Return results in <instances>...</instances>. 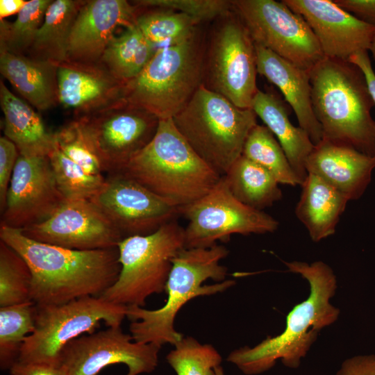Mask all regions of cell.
<instances>
[{
  "label": "cell",
  "instance_id": "1",
  "mask_svg": "<svg viewBox=\"0 0 375 375\" xmlns=\"http://www.w3.org/2000/svg\"><path fill=\"white\" fill-rule=\"evenodd\" d=\"M0 240L16 251L31 274V301L60 305L84 297H100L117 281L121 265L117 247L74 250L40 242L20 228L0 224Z\"/></svg>",
  "mask_w": 375,
  "mask_h": 375
},
{
  "label": "cell",
  "instance_id": "2",
  "mask_svg": "<svg viewBox=\"0 0 375 375\" xmlns=\"http://www.w3.org/2000/svg\"><path fill=\"white\" fill-rule=\"evenodd\" d=\"M284 262L290 272L300 274L308 281L309 295L288 313L281 333L268 337L253 347L245 346L228 354L227 361L246 375L265 372L278 360L288 368H298L319 331L339 317L340 310L330 302L337 289L336 276L331 267L320 260L310 264Z\"/></svg>",
  "mask_w": 375,
  "mask_h": 375
},
{
  "label": "cell",
  "instance_id": "3",
  "mask_svg": "<svg viewBox=\"0 0 375 375\" xmlns=\"http://www.w3.org/2000/svg\"><path fill=\"white\" fill-rule=\"evenodd\" d=\"M309 74L322 140L375 157V103L362 71L349 61L324 57Z\"/></svg>",
  "mask_w": 375,
  "mask_h": 375
},
{
  "label": "cell",
  "instance_id": "4",
  "mask_svg": "<svg viewBox=\"0 0 375 375\" xmlns=\"http://www.w3.org/2000/svg\"><path fill=\"white\" fill-rule=\"evenodd\" d=\"M228 253V249L219 244L181 249L172 260L165 288L167 299L164 306L156 310L127 307L126 317L131 322L129 331L133 340L160 347L177 344L184 337L174 328L180 309L195 297L221 293L235 283L233 280H225L227 269L219 263Z\"/></svg>",
  "mask_w": 375,
  "mask_h": 375
},
{
  "label": "cell",
  "instance_id": "5",
  "mask_svg": "<svg viewBox=\"0 0 375 375\" xmlns=\"http://www.w3.org/2000/svg\"><path fill=\"white\" fill-rule=\"evenodd\" d=\"M117 173L180 208L204 196L222 177L192 149L173 119L159 120L151 142Z\"/></svg>",
  "mask_w": 375,
  "mask_h": 375
},
{
  "label": "cell",
  "instance_id": "6",
  "mask_svg": "<svg viewBox=\"0 0 375 375\" xmlns=\"http://www.w3.org/2000/svg\"><path fill=\"white\" fill-rule=\"evenodd\" d=\"M198 30L175 44L160 47L144 69L124 83V99L159 120L173 119L202 85L206 46Z\"/></svg>",
  "mask_w": 375,
  "mask_h": 375
},
{
  "label": "cell",
  "instance_id": "7",
  "mask_svg": "<svg viewBox=\"0 0 375 375\" xmlns=\"http://www.w3.org/2000/svg\"><path fill=\"white\" fill-rule=\"evenodd\" d=\"M173 122L196 153L221 176L242 156L257 124L251 108H241L201 85Z\"/></svg>",
  "mask_w": 375,
  "mask_h": 375
},
{
  "label": "cell",
  "instance_id": "8",
  "mask_svg": "<svg viewBox=\"0 0 375 375\" xmlns=\"http://www.w3.org/2000/svg\"><path fill=\"white\" fill-rule=\"evenodd\" d=\"M117 248L119 275L100 297L127 307H142L149 296L165 292L172 260L185 248V230L173 220L151 234L125 238Z\"/></svg>",
  "mask_w": 375,
  "mask_h": 375
},
{
  "label": "cell",
  "instance_id": "9",
  "mask_svg": "<svg viewBox=\"0 0 375 375\" xmlns=\"http://www.w3.org/2000/svg\"><path fill=\"white\" fill-rule=\"evenodd\" d=\"M36 306L34 331L25 339L17 362L59 367L65 347L103 322L121 326L127 306L101 297H84L60 305Z\"/></svg>",
  "mask_w": 375,
  "mask_h": 375
},
{
  "label": "cell",
  "instance_id": "10",
  "mask_svg": "<svg viewBox=\"0 0 375 375\" xmlns=\"http://www.w3.org/2000/svg\"><path fill=\"white\" fill-rule=\"evenodd\" d=\"M205 49L202 85L241 108H251L258 91L255 44L231 10L216 19Z\"/></svg>",
  "mask_w": 375,
  "mask_h": 375
},
{
  "label": "cell",
  "instance_id": "11",
  "mask_svg": "<svg viewBox=\"0 0 375 375\" xmlns=\"http://www.w3.org/2000/svg\"><path fill=\"white\" fill-rule=\"evenodd\" d=\"M231 4L255 44L307 71L324 57L303 17L283 0H233Z\"/></svg>",
  "mask_w": 375,
  "mask_h": 375
},
{
  "label": "cell",
  "instance_id": "12",
  "mask_svg": "<svg viewBox=\"0 0 375 375\" xmlns=\"http://www.w3.org/2000/svg\"><path fill=\"white\" fill-rule=\"evenodd\" d=\"M181 214L188 220L185 248H210L233 234L272 233L279 225L269 214L238 201L223 176L207 194L181 208Z\"/></svg>",
  "mask_w": 375,
  "mask_h": 375
},
{
  "label": "cell",
  "instance_id": "13",
  "mask_svg": "<svg viewBox=\"0 0 375 375\" xmlns=\"http://www.w3.org/2000/svg\"><path fill=\"white\" fill-rule=\"evenodd\" d=\"M108 174L120 172L154 137L159 119L122 101L75 118Z\"/></svg>",
  "mask_w": 375,
  "mask_h": 375
},
{
  "label": "cell",
  "instance_id": "14",
  "mask_svg": "<svg viewBox=\"0 0 375 375\" xmlns=\"http://www.w3.org/2000/svg\"><path fill=\"white\" fill-rule=\"evenodd\" d=\"M161 347L135 342L121 326L80 336L63 349L60 366L65 375H97L106 367L124 364L126 375L153 372Z\"/></svg>",
  "mask_w": 375,
  "mask_h": 375
},
{
  "label": "cell",
  "instance_id": "15",
  "mask_svg": "<svg viewBox=\"0 0 375 375\" xmlns=\"http://www.w3.org/2000/svg\"><path fill=\"white\" fill-rule=\"evenodd\" d=\"M124 238L151 234L181 214V208L120 173L110 174L90 199Z\"/></svg>",
  "mask_w": 375,
  "mask_h": 375
},
{
  "label": "cell",
  "instance_id": "16",
  "mask_svg": "<svg viewBox=\"0 0 375 375\" xmlns=\"http://www.w3.org/2000/svg\"><path fill=\"white\" fill-rule=\"evenodd\" d=\"M35 241L74 250L117 247L120 231L92 201L67 200L47 219L22 229Z\"/></svg>",
  "mask_w": 375,
  "mask_h": 375
},
{
  "label": "cell",
  "instance_id": "17",
  "mask_svg": "<svg viewBox=\"0 0 375 375\" xmlns=\"http://www.w3.org/2000/svg\"><path fill=\"white\" fill-rule=\"evenodd\" d=\"M47 156H19L1 224L24 228L50 217L64 202Z\"/></svg>",
  "mask_w": 375,
  "mask_h": 375
},
{
  "label": "cell",
  "instance_id": "18",
  "mask_svg": "<svg viewBox=\"0 0 375 375\" xmlns=\"http://www.w3.org/2000/svg\"><path fill=\"white\" fill-rule=\"evenodd\" d=\"M301 15L316 37L324 57L349 61L369 51L375 26L344 10L332 0H283Z\"/></svg>",
  "mask_w": 375,
  "mask_h": 375
},
{
  "label": "cell",
  "instance_id": "19",
  "mask_svg": "<svg viewBox=\"0 0 375 375\" xmlns=\"http://www.w3.org/2000/svg\"><path fill=\"white\" fill-rule=\"evenodd\" d=\"M138 10L125 0L85 1L71 30L67 60L100 62L117 27L136 25Z\"/></svg>",
  "mask_w": 375,
  "mask_h": 375
},
{
  "label": "cell",
  "instance_id": "20",
  "mask_svg": "<svg viewBox=\"0 0 375 375\" xmlns=\"http://www.w3.org/2000/svg\"><path fill=\"white\" fill-rule=\"evenodd\" d=\"M59 103L75 118L124 101V83L101 62L65 60L58 65Z\"/></svg>",
  "mask_w": 375,
  "mask_h": 375
},
{
  "label": "cell",
  "instance_id": "21",
  "mask_svg": "<svg viewBox=\"0 0 375 375\" xmlns=\"http://www.w3.org/2000/svg\"><path fill=\"white\" fill-rule=\"evenodd\" d=\"M306 169L349 201L360 199L367 189L375 169V157L356 149L322 140L315 145Z\"/></svg>",
  "mask_w": 375,
  "mask_h": 375
},
{
  "label": "cell",
  "instance_id": "22",
  "mask_svg": "<svg viewBox=\"0 0 375 375\" xmlns=\"http://www.w3.org/2000/svg\"><path fill=\"white\" fill-rule=\"evenodd\" d=\"M258 74L276 86L284 100L294 110L299 126L316 145L323 132L312 105L309 71L300 68L272 51L255 44Z\"/></svg>",
  "mask_w": 375,
  "mask_h": 375
},
{
  "label": "cell",
  "instance_id": "23",
  "mask_svg": "<svg viewBox=\"0 0 375 375\" xmlns=\"http://www.w3.org/2000/svg\"><path fill=\"white\" fill-rule=\"evenodd\" d=\"M56 63L0 51V72L12 87L38 110L59 103Z\"/></svg>",
  "mask_w": 375,
  "mask_h": 375
},
{
  "label": "cell",
  "instance_id": "24",
  "mask_svg": "<svg viewBox=\"0 0 375 375\" xmlns=\"http://www.w3.org/2000/svg\"><path fill=\"white\" fill-rule=\"evenodd\" d=\"M251 109L280 143L301 185L308 176L306 160L315 147L309 135L292 124L288 103L272 91L258 90Z\"/></svg>",
  "mask_w": 375,
  "mask_h": 375
},
{
  "label": "cell",
  "instance_id": "25",
  "mask_svg": "<svg viewBox=\"0 0 375 375\" xmlns=\"http://www.w3.org/2000/svg\"><path fill=\"white\" fill-rule=\"evenodd\" d=\"M0 103L4 115V136L24 156H47L55 147L54 133L46 129L40 116L0 81Z\"/></svg>",
  "mask_w": 375,
  "mask_h": 375
},
{
  "label": "cell",
  "instance_id": "26",
  "mask_svg": "<svg viewBox=\"0 0 375 375\" xmlns=\"http://www.w3.org/2000/svg\"><path fill=\"white\" fill-rule=\"evenodd\" d=\"M295 208L311 240L318 242L335 232L349 200L318 176L308 173Z\"/></svg>",
  "mask_w": 375,
  "mask_h": 375
},
{
  "label": "cell",
  "instance_id": "27",
  "mask_svg": "<svg viewBox=\"0 0 375 375\" xmlns=\"http://www.w3.org/2000/svg\"><path fill=\"white\" fill-rule=\"evenodd\" d=\"M85 2L80 0L53 1L27 56L56 64L67 60L71 30Z\"/></svg>",
  "mask_w": 375,
  "mask_h": 375
},
{
  "label": "cell",
  "instance_id": "28",
  "mask_svg": "<svg viewBox=\"0 0 375 375\" xmlns=\"http://www.w3.org/2000/svg\"><path fill=\"white\" fill-rule=\"evenodd\" d=\"M223 177L231 194L252 208L262 210L282 199L274 176L242 155Z\"/></svg>",
  "mask_w": 375,
  "mask_h": 375
},
{
  "label": "cell",
  "instance_id": "29",
  "mask_svg": "<svg viewBox=\"0 0 375 375\" xmlns=\"http://www.w3.org/2000/svg\"><path fill=\"white\" fill-rule=\"evenodd\" d=\"M156 47L134 25L112 38L100 62L116 78L126 83L144 69L156 52Z\"/></svg>",
  "mask_w": 375,
  "mask_h": 375
},
{
  "label": "cell",
  "instance_id": "30",
  "mask_svg": "<svg viewBox=\"0 0 375 375\" xmlns=\"http://www.w3.org/2000/svg\"><path fill=\"white\" fill-rule=\"evenodd\" d=\"M242 155L269 171L279 184L301 185L282 147L266 126L256 124L251 130Z\"/></svg>",
  "mask_w": 375,
  "mask_h": 375
},
{
  "label": "cell",
  "instance_id": "31",
  "mask_svg": "<svg viewBox=\"0 0 375 375\" xmlns=\"http://www.w3.org/2000/svg\"><path fill=\"white\" fill-rule=\"evenodd\" d=\"M35 312L33 301L0 308L1 369H10L17 362L25 339L34 331Z\"/></svg>",
  "mask_w": 375,
  "mask_h": 375
},
{
  "label": "cell",
  "instance_id": "32",
  "mask_svg": "<svg viewBox=\"0 0 375 375\" xmlns=\"http://www.w3.org/2000/svg\"><path fill=\"white\" fill-rule=\"evenodd\" d=\"M52 1H28L13 23L1 19L0 51L27 55Z\"/></svg>",
  "mask_w": 375,
  "mask_h": 375
},
{
  "label": "cell",
  "instance_id": "33",
  "mask_svg": "<svg viewBox=\"0 0 375 375\" xmlns=\"http://www.w3.org/2000/svg\"><path fill=\"white\" fill-rule=\"evenodd\" d=\"M136 25L149 41L164 47L190 38L199 24L185 14L160 9L139 14Z\"/></svg>",
  "mask_w": 375,
  "mask_h": 375
},
{
  "label": "cell",
  "instance_id": "34",
  "mask_svg": "<svg viewBox=\"0 0 375 375\" xmlns=\"http://www.w3.org/2000/svg\"><path fill=\"white\" fill-rule=\"evenodd\" d=\"M32 274L24 259L0 241V308L31 302Z\"/></svg>",
  "mask_w": 375,
  "mask_h": 375
},
{
  "label": "cell",
  "instance_id": "35",
  "mask_svg": "<svg viewBox=\"0 0 375 375\" xmlns=\"http://www.w3.org/2000/svg\"><path fill=\"white\" fill-rule=\"evenodd\" d=\"M48 157L59 190L65 199L90 200L105 181L104 176L88 173L65 156L56 144Z\"/></svg>",
  "mask_w": 375,
  "mask_h": 375
},
{
  "label": "cell",
  "instance_id": "36",
  "mask_svg": "<svg viewBox=\"0 0 375 375\" xmlns=\"http://www.w3.org/2000/svg\"><path fill=\"white\" fill-rule=\"evenodd\" d=\"M167 355V361L176 375H215L222 358L211 344H201L192 337H183Z\"/></svg>",
  "mask_w": 375,
  "mask_h": 375
},
{
  "label": "cell",
  "instance_id": "37",
  "mask_svg": "<svg viewBox=\"0 0 375 375\" xmlns=\"http://www.w3.org/2000/svg\"><path fill=\"white\" fill-rule=\"evenodd\" d=\"M56 147L88 173L103 176V165L77 119L54 132Z\"/></svg>",
  "mask_w": 375,
  "mask_h": 375
},
{
  "label": "cell",
  "instance_id": "38",
  "mask_svg": "<svg viewBox=\"0 0 375 375\" xmlns=\"http://www.w3.org/2000/svg\"><path fill=\"white\" fill-rule=\"evenodd\" d=\"M139 8H156L185 14L198 24L216 20L232 10L226 0H140L131 1Z\"/></svg>",
  "mask_w": 375,
  "mask_h": 375
},
{
  "label": "cell",
  "instance_id": "39",
  "mask_svg": "<svg viewBox=\"0 0 375 375\" xmlns=\"http://www.w3.org/2000/svg\"><path fill=\"white\" fill-rule=\"evenodd\" d=\"M19 156L15 144L6 136L0 138V211L6 206V195L12 175Z\"/></svg>",
  "mask_w": 375,
  "mask_h": 375
},
{
  "label": "cell",
  "instance_id": "40",
  "mask_svg": "<svg viewBox=\"0 0 375 375\" xmlns=\"http://www.w3.org/2000/svg\"><path fill=\"white\" fill-rule=\"evenodd\" d=\"M334 375H375V354L357 355L344 360Z\"/></svg>",
  "mask_w": 375,
  "mask_h": 375
},
{
  "label": "cell",
  "instance_id": "41",
  "mask_svg": "<svg viewBox=\"0 0 375 375\" xmlns=\"http://www.w3.org/2000/svg\"><path fill=\"white\" fill-rule=\"evenodd\" d=\"M360 20L375 26V0H333Z\"/></svg>",
  "mask_w": 375,
  "mask_h": 375
},
{
  "label": "cell",
  "instance_id": "42",
  "mask_svg": "<svg viewBox=\"0 0 375 375\" xmlns=\"http://www.w3.org/2000/svg\"><path fill=\"white\" fill-rule=\"evenodd\" d=\"M11 375H65L60 367L16 362L9 369Z\"/></svg>",
  "mask_w": 375,
  "mask_h": 375
},
{
  "label": "cell",
  "instance_id": "43",
  "mask_svg": "<svg viewBox=\"0 0 375 375\" xmlns=\"http://www.w3.org/2000/svg\"><path fill=\"white\" fill-rule=\"evenodd\" d=\"M349 61L357 65L362 71L375 103V73L372 67L368 51L357 53L353 55Z\"/></svg>",
  "mask_w": 375,
  "mask_h": 375
},
{
  "label": "cell",
  "instance_id": "44",
  "mask_svg": "<svg viewBox=\"0 0 375 375\" xmlns=\"http://www.w3.org/2000/svg\"><path fill=\"white\" fill-rule=\"evenodd\" d=\"M28 1L24 0H0V17L1 19L19 13Z\"/></svg>",
  "mask_w": 375,
  "mask_h": 375
},
{
  "label": "cell",
  "instance_id": "45",
  "mask_svg": "<svg viewBox=\"0 0 375 375\" xmlns=\"http://www.w3.org/2000/svg\"><path fill=\"white\" fill-rule=\"evenodd\" d=\"M372 52L374 60H375V35L372 40L369 50Z\"/></svg>",
  "mask_w": 375,
  "mask_h": 375
},
{
  "label": "cell",
  "instance_id": "46",
  "mask_svg": "<svg viewBox=\"0 0 375 375\" xmlns=\"http://www.w3.org/2000/svg\"><path fill=\"white\" fill-rule=\"evenodd\" d=\"M215 375H225L224 369L221 365L218 366L215 369Z\"/></svg>",
  "mask_w": 375,
  "mask_h": 375
}]
</instances>
